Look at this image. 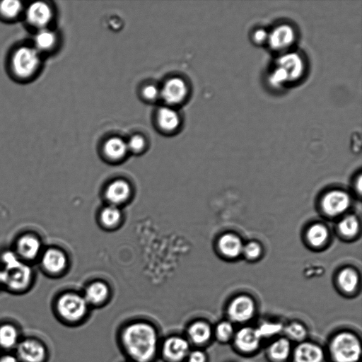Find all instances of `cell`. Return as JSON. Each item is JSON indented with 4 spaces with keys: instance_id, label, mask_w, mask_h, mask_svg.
I'll use <instances>...</instances> for the list:
<instances>
[{
    "instance_id": "6da1fadb",
    "label": "cell",
    "mask_w": 362,
    "mask_h": 362,
    "mask_svg": "<svg viewBox=\"0 0 362 362\" xmlns=\"http://www.w3.org/2000/svg\"><path fill=\"white\" fill-rule=\"evenodd\" d=\"M119 348L129 362H156L161 337L150 320L136 318L121 325L117 333Z\"/></svg>"
},
{
    "instance_id": "7a4b0ae2",
    "label": "cell",
    "mask_w": 362,
    "mask_h": 362,
    "mask_svg": "<svg viewBox=\"0 0 362 362\" xmlns=\"http://www.w3.org/2000/svg\"><path fill=\"white\" fill-rule=\"evenodd\" d=\"M0 266L4 290L11 294L21 295L33 287L35 276L31 265L20 259L12 249L1 254Z\"/></svg>"
},
{
    "instance_id": "3957f363",
    "label": "cell",
    "mask_w": 362,
    "mask_h": 362,
    "mask_svg": "<svg viewBox=\"0 0 362 362\" xmlns=\"http://www.w3.org/2000/svg\"><path fill=\"white\" fill-rule=\"evenodd\" d=\"M90 308L83 296L74 292L60 293L52 303L54 318L69 327H78L86 322L89 317Z\"/></svg>"
},
{
    "instance_id": "277c9868",
    "label": "cell",
    "mask_w": 362,
    "mask_h": 362,
    "mask_svg": "<svg viewBox=\"0 0 362 362\" xmlns=\"http://www.w3.org/2000/svg\"><path fill=\"white\" fill-rule=\"evenodd\" d=\"M329 351L334 362H358L361 355V341L351 332H340L331 339Z\"/></svg>"
},
{
    "instance_id": "5b68a950",
    "label": "cell",
    "mask_w": 362,
    "mask_h": 362,
    "mask_svg": "<svg viewBox=\"0 0 362 362\" xmlns=\"http://www.w3.org/2000/svg\"><path fill=\"white\" fill-rule=\"evenodd\" d=\"M13 351L19 362H49L50 359L47 344L33 334H23Z\"/></svg>"
},
{
    "instance_id": "8992f818",
    "label": "cell",
    "mask_w": 362,
    "mask_h": 362,
    "mask_svg": "<svg viewBox=\"0 0 362 362\" xmlns=\"http://www.w3.org/2000/svg\"><path fill=\"white\" fill-rule=\"evenodd\" d=\"M39 51L35 47L23 46L13 54L11 66L14 75L21 79L32 77L40 64Z\"/></svg>"
},
{
    "instance_id": "52a82bcc",
    "label": "cell",
    "mask_w": 362,
    "mask_h": 362,
    "mask_svg": "<svg viewBox=\"0 0 362 362\" xmlns=\"http://www.w3.org/2000/svg\"><path fill=\"white\" fill-rule=\"evenodd\" d=\"M192 348L184 334H171L161 339L158 358L163 362H185Z\"/></svg>"
},
{
    "instance_id": "ba28073f",
    "label": "cell",
    "mask_w": 362,
    "mask_h": 362,
    "mask_svg": "<svg viewBox=\"0 0 362 362\" xmlns=\"http://www.w3.org/2000/svg\"><path fill=\"white\" fill-rule=\"evenodd\" d=\"M44 248L42 240L37 233L24 232L16 238L12 250L20 259L31 264L37 262Z\"/></svg>"
},
{
    "instance_id": "9c48e42d",
    "label": "cell",
    "mask_w": 362,
    "mask_h": 362,
    "mask_svg": "<svg viewBox=\"0 0 362 362\" xmlns=\"http://www.w3.org/2000/svg\"><path fill=\"white\" fill-rule=\"evenodd\" d=\"M37 262L42 271L49 276L62 273L68 263L65 253L55 247H45Z\"/></svg>"
},
{
    "instance_id": "30bf717a",
    "label": "cell",
    "mask_w": 362,
    "mask_h": 362,
    "mask_svg": "<svg viewBox=\"0 0 362 362\" xmlns=\"http://www.w3.org/2000/svg\"><path fill=\"white\" fill-rule=\"evenodd\" d=\"M183 334L192 347L203 349L213 338V327L209 322L196 319L187 324Z\"/></svg>"
},
{
    "instance_id": "8fae6325",
    "label": "cell",
    "mask_w": 362,
    "mask_h": 362,
    "mask_svg": "<svg viewBox=\"0 0 362 362\" xmlns=\"http://www.w3.org/2000/svg\"><path fill=\"white\" fill-rule=\"evenodd\" d=\"M255 313V305L247 296H239L229 304L227 314L232 323H245L250 321Z\"/></svg>"
},
{
    "instance_id": "7c38bea8",
    "label": "cell",
    "mask_w": 362,
    "mask_h": 362,
    "mask_svg": "<svg viewBox=\"0 0 362 362\" xmlns=\"http://www.w3.org/2000/svg\"><path fill=\"white\" fill-rule=\"evenodd\" d=\"M23 334L21 326L8 319L0 321V352L13 351Z\"/></svg>"
},
{
    "instance_id": "4fadbf2b",
    "label": "cell",
    "mask_w": 362,
    "mask_h": 362,
    "mask_svg": "<svg viewBox=\"0 0 362 362\" xmlns=\"http://www.w3.org/2000/svg\"><path fill=\"white\" fill-rule=\"evenodd\" d=\"M188 93V87L180 78L168 80L160 90V97L168 105H177L185 100Z\"/></svg>"
},
{
    "instance_id": "5bb4252c",
    "label": "cell",
    "mask_w": 362,
    "mask_h": 362,
    "mask_svg": "<svg viewBox=\"0 0 362 362\" xmlns=\"http://www.w3.org/2000/svg\"><path fill=\"white\" fill-rule=\"evenodd\" d=\"M233 339L237 349L245 354L257 351L262 341L256 328L249 326L236 331Z\"/></svg>"
},
{
    "instance_id": "9a60e30c",
    "label": "cell",
    "mask_w": 362,
    "mask_h": 362,
    "mask_svg": "<svg viewBox=\"0 0 362 362\" xmlns=\"http://www.w3.org/2000/svg\"><path fill=\"white\" fill-rule=\"evenodd\" d=\"M350 205V197L344 192L334 190L326 194L322 201V206L329 216H337L344 213Z\"/></svg>"
},
{
    "instance_id": "2e32d148",
    "label": "cell",
    "mask_w": 362,
    "mask_h": 362,
    "mask_svg": "<svg viewBox=\"0 0 362 362\" xmlns=\"http://www.w3.org/2000/svg\"><path fill=\"white\" fill-rule=\"evenodd\" d=\"M293 362H324L325 353L322 347L313 342H299L292 352Z\"/></svg>"
},
{
    "instance_id": "e0dca14e",
    "label": "cell",
    "mask_w": 362,
    "mask_h": 362,
    "mask_svg": "<svg viewBox=\"0 0 362 362\" xmlns=\"http://www.w3.org/2000/svg\"><path fill=\"white\" fill-rule=\"evenodd\" d=\"M51 7L44 1H35L30 4L26 11L28 22L34 27L44 28L52 18Z\"/></svg>"
},
{
    "instance_id": "ac0fdd59",
    "label": "cell",
    "mask_w": 362,
    "mask_h": 362,
    "mask_svg": "<svg viewBox=\"0 0 362 362\" xmlns=\"http://www.w3.org/2000/svg\"><path fill=\"white\" fill-rule=\"evenodd\" d=\"M83 296L90 308H99L107 303L110 291L105 284L95 282L86 289Z\"/></svg>"
},
{
    "instance_id": "d6986e66",
    "label": "cell",
    "mask_w": 362,
    "mask_h": 362,
    "mask_svg": "<svg viewBox=\"0 0 362 362\" xmlns=\"http://www.w3.org/2000/svg\"><path fill=\"white\" fill-rule=\"evenodd\" d=\"M291 354V343L286 337L274 339L267 350L269 357L274 362H285Z\"/></svg>"
},
{
    "instance_id": "ffe728a7",
    "label": "cell",
    "mask_w": 362,
    "mask_h": 362,
    "mask_svg": "<svg viewBox=\"0 0 362 362\" xmlns=\"http://www.w3.org/2000/svg\"><path fill=\"white\" fill-rule=\"evenodd\" d=\"M130 194V187L124 180H115L106 190V197L112 205H117L125 202Z\"/></svg>"
},
{
    "instance_id": "44dd1931",
    "label": "cell",
    "mask_w": 362,
    "mask_h": 362,
    "mask_svg": "<svg viewBox=\"0 0 362 362\" xmlns=\"http://www.w3.org/2000/svg\"><path fill=\"white\" fill-rule=\"evenodd\" d=\"M157 121L162 130L170 132L175 131L180 127V117L173 108L163 107L158 112Z\"/></svg>"
},
{
    "instance_id": "7402d4cb",
    "label": "cell",
    "mask_w": 362,
    "mask_h": 362,
    "mask_svg": "<svg viewBox=\"0 0 362 362\" xmlns=\"http://www.w3.org/2000/svg\"><path fill=\"white\" fill-rule=\"evenodd\" d=\"M221 252L228 257H235L243 251V244L238 237L233 234L223 235L218 241Z\"/></svg>"
},
{
    "instance_id": "603a6c76",
    "label": "cell",
    "mask_w": 362,
    "mask_h": 362,
    "mask_svg": "<svg viewBox=\"0 0 362 362\" xmlns=\"http://www.w3.org/2000/svg\"><path fill=\"white\" fill-rule=\"evenodd\" d=\"M105 154L110 159L118 160L122 158L128 151L127 143L119 137H112L104 144Z\"/></svg>"
},
{
    "instance_id": "cb8c5ba5",
    "label": "cell",
    "mask_w": 362,
    "mask_h": 362,
    "mask_svg": "<svg viewBox=\"0 0 362 362\" xmlns=\"http://www.w3.org/2000/svg\"><path fill=\"white\" fill-rule=\"evenodd\" d=\"M57 42L55 33L46 28L40 29L34 39L35 49L40 51H48L52 49Z\"/></svg>"
},
{
    "instance_id": "d4e9b609",
    "label": "cell",
    "mask_w": 362,
    "mask_h": 362,
    "mask_svg": "<svg viewBox=\"0 0 362 362\" xmlns=\"http://www.w3.org/2000/svg\"><path fill=\"white\" fill-rule=\"evenodd\" d=\"M283 333L290 341L301 342L305 341L308 335V329L303 323L295 321L284 325Z\"/></svg>"
},
{
    "instance_id": "484cf974",
    "label": "cell",
    "mask_w": 362,
    "mask_h": 362,
    "mask_svg": "<svg viewBox=\"0 0 362 362\" xmlns=\"http://www.w3.org/2000/svg\"><path fill=\"white\" fill-rule=\"evenodd\" d=\"M340 288L346 293H351L355 291L358 278L357 274L351 269L342 270L338 277Z\"/></svg>"
},
{
    "instance_id": "4316f807",
    "label": "cell",
    "mask_w": 362,
    "mask_h": 362,
    "mask_svg": "<svg viewBox=\"0 0 362 362\" xmlns=\"http://www.w3.org/2000/svg\"><path fill=\"white\" fill-rule=\"evenodd\" d=\"M284 325L277 321H264L256 327V330L262 340L274 337L283 332Z\"/></svg>"
},
{
    "instance_id": "83f0119b",
    "label": "cell",
    "mask_w": 362,
    "mask_h": 362,
    "mask_svg": "<svg viewBox=\"0 0 362 362\" xmlns=\"http://www.w3.org/2000/svg\"><path fill=\"white\" fill-rule=\"evenodd\" d=\"M235 332L233 325L229 320L221 321L213 327V337L223 343L232 339Z\"/></svg>"
},
{
    "instance_id": "f1b7e54d",
    "label": "cell",
    "mask_w": 362,
    "mask_h": 362,
    "mask_svg": "<svg viewBox=\"0 0 362 362\" xmlns=\"http://www.w3.org/2000/svg\"><path fill=\"white\" fill-rule=\"evenodd\" d=\"M307 238L312 245L319 247L327 240L328 231L324 226L315 224L308 229Z\"/></svg>"
},
{
    "instance_id": "f546056e",
    "label": "cell",
    "mask_w": 362,
    "mask_h": 362,
    "mask_svg": "<svg viewBox=\"0 0 362 362\" xmlns=\"http://www.w3.org/2000/svg\"><path fill=\"white\" fill-rule=\"evenodd\" d=\"M22 9V3L17 0H4L0 2V14L11 19L18 16Z\"/></svg>"
},
{
    "instance_id": "4dcf8cb0",
    "label": "cell",
    "mask_w": 362,
    "mask_h": 362,
    "mask_svg": "<svg viewBox=\"0 0 362 362\" xmlns=\"http://www.w3.org/2000/svg\"><path fill=\"white\" fill-rule=\"evenodd\" d=\"M121 218L119 209L115 205L105 207L101 213L102 223L108 227L116 226Z\"/></svg>"
},
{
    "instance_id": "1f68e13d",
    "label": "cell",
    "mask_w": 362,
    "mask_h": 362,
    "mask_svg": "<svg viewBox=\"0 0 362 362\" xmlns=\"http://www.w3.org/2000/svg\"><path fill=\"white\" fill-rule=\"evenodd\" d=\"M339 229L344 236H354L358 230V222L355 216H347L341 221L339 224Z\"/></svg>"
},
{
    "instance_id": "d6a6232c",
    "label": "cell",
    "mask_w": 362,
    "mask_h": 362,
    "mask_svg": "<svg viewBox=\"0 0 362 362\" xmlns=\"http://www.w3.org/2000/svg\"><path fill=\"white\" fill-rule=\"evenodd\" d=\"M206 352L202 348L192 347L189 352L185 362H208Z\"/></svg>"
},
{
    "instance_id": "836d02e7",
    "label": "cell",
    "mask_w": 362,
    "mask_h": 362,
    "mask_svg": "<svg viewBox=\"0 0 362 362\" xmlns=\"http://www.w3.org/2000/svg\"><path fill=\"white\" fill-rule=\"evenodd\" d=\"M128 150L134 152L139 153L144 150L146 145V141L142 136L134 135L127 143Z\"/></svg>"
},
{
    "instance_id": "e575fe53",
    "label": "cell",
    "mask_w": 362,
    "mask_h": 362,
    "mask_svg": "<svg viewBox=\"0 0 362 362\" xmlns=\"http://www.w3.org/2000/svg\"><path fill=\"white\" fill-rule=\"evenodd\" d=\"M142 95L148 101H154L160 97V90L157 86L150 84L144 87Z\"/></svg>"
},
{
    "instance_id": "d590c367",
    "label": "cell",
    "mask_w": 362,
    "mask_h": 362,
    "mask_svg": "<svg viewBox=\"0 0 362 362\" xmlns=\"http://www.w3.org/2000/svg\"><path fill=\"white\" fill-rule=\"evenodd\" d=\"M243 251L248 259H255L259 255L261 248L257 243L251 242L243 247Z\"/></svg>"
},
{
    "instance_id": "8d00e7d4",
    "label": "cell",
    "mask_w": 362,
    "mask_h": 362,
    "mask_svg": "<svg viewBox=\"0 0 362 362\" xmlns=\"http://www.w3.org/2000/svg\"><path fill=\"white\" fill-rule=\"evenodd\" d=\"M0 362H19L14 351L0 352Z\"/></svg>"
},
{
    "instance_id": "74e56055",
    "label": "cell",
    "mask_w": 362,
    "mask_h": 362,
    "mask_svg": "<svg viewBox=\"0 0 362 362\" xmlns=\"http://www.w3.org/2000/svg\"><path fill=\"white\" fill-rule=\"evenodd\" d=\"M2 285H3V272H2V269L0 266V288H2Z\"/></svg>"
},
{
    "instance_id": "f35d334b",
    "label": "cell",
    "mask_w": 362,
    "mask_h": 362,
    "mask_svg": "<svg viewBox=\"0 0 362 362\" xmlns=\"http://www.w3.org/2000/svg\"><path fill=\"white\" fill-rule=\"evenodd\" d=\"M127 362H129V361H127Z\"/></svg>"
}]
</instances>
